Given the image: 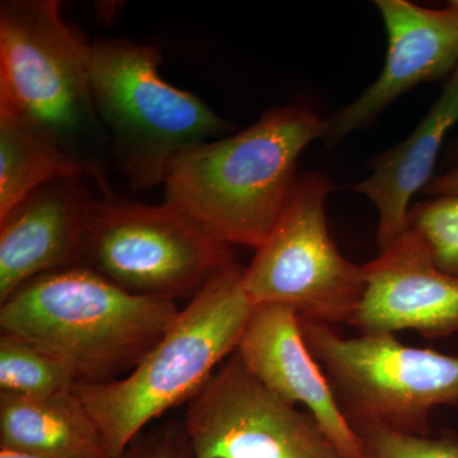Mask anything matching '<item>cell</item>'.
Returning <instances> with one entry per match:
<instances>
[{
    "label": "cell",
    "instance_id": "14",
    "mask_svg": "<svg viewBox=\"0 0 458 458\" xmlns=\"http://www.w3.org/2000/svg\"><path fill=\"white\" fill-rule=\"evenodd\" d=\"M458 125V66L438 99L414 131L377 157L372 174L352 191L369 198L378 210L379 251L408 228L410 201L432 182L433 171L445 138Z\"/></svg>",
    "mask_w": 458,
    "mask_h": 458
},
{
    "label": "cell",
    "instance_id": "20",
    "mask_svg": "<svg viewBox=\"0 0 458 458\" xmlns=\"http://www.w3.org/2000/svg\"><path fill=\"white\" fill-rule=\"evenodd\" d=\"M116 458H197L183 423L170 421L140 434Z\"/></svg>",
    "mask_w": 458,
    "mask_h": 458
},
{
    "label": "cell",
    "instance_id": "7",
    "mask_svg": "<svg viewBox=\"0 0 458 458\" xmlns=\"http://www.w3.org/2000/svg\"><path fill=\"white\" fill-rule=\"evenodd\" d=\"M233 262L231 246L170 205L132 203L110 190L93 200L83 265L131 293L192 298Z\"/></svg>",
    "mask_w": 458,
    "mask_h": 458
},
{
    "label": "cell",
    "instance_id": "11",
    "mask_svg": "<svg viewBox=\"0 0 458 458\" xmlns=\"http://www.w3.org/2000/svg\"><path fill=\"white\" fill-rule=\"evenodd\" d=\"M363 271L366 292L351 322L361 335L458 333V276L436 264L417 228L408 225Z\"/></svg>",
    "mask_w": 458,
    "mask_h": 458
},
{
    "label": "cell",
    "instance_id": "19",
    "mask_svg": "<svg viewBox=\"0 0 458 458\" xmlns=\"http://www.w3.org/2000/svg\"><path fill=\"white\" fill-rule=\"evenodd\" d=\"M409 225L424 237L436 264L458 276V197L430 198L410 209Z\"/></svg>",
    "mask_w": 458,
    "mask_h": 458
},
{
    "label": "cell",
    "instance_id": "18",
    "mask_svg": "<svg viewBox=\"0 0 458 458\" xmlns=\"http://www.w3.org/2000/svg\"><path fill=\"white\" fill-rule=\"evenodd\" d=\"M360 438L361 458H458V437L415 436L377 424L352 426Z\"/></svg>",
    "mask_w": 458,
    "mask_h": 458
},
{
    "label": "cell",
    "instance_id": "21",
    "mask_svg": "<svg viewBox=\"0 0 458 458\" xmlns=\"http://www.w3.org/2000/svg\"><path fill=\"white\" fill-rule=\"evenodd\" d=\"M423 192L429 198L458 197V165L434 177Z\"/></svg>",
    "mask_w": 458,
    "mask_h": 458
},
{
    "label": "cell",
    "instance_id": "8",
    "mask_svg": "<svg viewBox=\"0 0 458 458\" xmlns=\"http://www.w3.org/2000/svg\"><path fill=\"white\" fill-rule=\"evenodd\" d=\"M333 190L325 174L298 176L288 207L243 273L254 306L282 304L301 319L351 324L366 278L363 267L344 258L328 232L327 201Z\"/></svg>",
    "mask_w": 458,
    "mask_h": 458
},
{
    "label": "cell",
    "instance_id": "2",
    "mask_svg": "<svg viewBox=\"0 0 458 458\" xmlns=\"http://www.w3.org/2000/svg\"><path fill=\"white\" fill-rule=\"evenodd\" d=\"M180 311L171 298L131 293L81 265L21 286L0 306V328L49 352L77 384H104L131 373Z\"/></svg>",
    "mask_w": 458,
    "mask_h": 458
},
{
    "label": "cell",
    "instance_id": "17",
    "mask_svg": "<svg viewBox=\"0 0 458 458\" xmlns=\"http://www.w3.org/2000/svg\"><path fill=\"white\" fill-rule=\"evenodd\" d=\"M75 378L49 352L22 337L0 335V393L42 397L74 388Z\"/></svg>",
    "mask_w": 458,
    "mask_h": 458
},
{
    "label": "cell",
    "instance_id": "3",
    "mask_svg": "<svg viewBox=\"0 0 458 458\" xmlns=\"http://www.w3.org/2000/svg\"><path fill=\"white\" fill-rule=\"evenodd\" d=\"M236 261L219 271L181 310L143 360L122 378L75 384L110 458L119 457L148 424L192 400L240 345L254 304Z\"/></svg>",
    "mask_w": 458,
    "mask_h": 458
},
{
    "label": "cell",
    "instance_id": "13",
    "mask_svg": "<svg viewBox=\"0 0 458 458\" xmlns=\"http://www.w3.org/2000/svg\"><path fill=\"white\" fill-rule=\"evenodd\" d=\"M93 200L84 179H59L0 219V303L42 274L83 265Z\"/></svg>",
    "mask_w": 458,
    "mask_h": 458
},
{
    "label": "cell",
    "instance_id": "4",
    "mask_svg": "<svg viewBox=\"0 0 458 458\" xmlns=\"http://www.w3.org/2000/svg\"><path fill=\"white\" fill-rule=\"evenodd\" d=\"M162 55L129 38L87 42L96 111L117 170L135 191L162 185L183 153L231 131L203 99L165 82Z\"/></svg>",
    "mask_w": 458,
    "mask_h": 458
},
{
    "label": "cell",
    "instance_id": "1",
    "mask_svg": "<svg viewBox=\"0 0 458 458\" xmlns=\"http://www.w3.org/2000/svg\"><path fill=\"white\" fill-rule=\"evenodd\" d=\"M327 131L309 108H270L237 134L183 153L164 203L225 245L259 249L288 207L300 157Z\"/></svg>",
    "mask_w": 458,
    "mask_h": 458
},
{
    "label": "cell",
    "instance_id": "12",
    "mask_svg": "<svg viewBox=\"0 0 458 458\" xmlns=\"http://www.w3.org/2000/svg\"><path fill=\"white\" fill-rule=\"evenodd\" d=\"M236 352L271 393L289 405L306 406L344 457L361 458L360 438L304 342L294 310L282 304L255 306Z\"/></svg>",
    "mask_w": 458,
    "mask_h": 458
},
{
    "label": "cell",
    "instance_id": "22",
    "mask_svg": "<svg viewBox=\"0 0 458 458\" xmlns=\"http://www.w3.org/2000/svg\"><path fill=\"white\" fill-rule=\"evenodd\" d=\"M0 458H41L32 456V454H22V452L5 450V448H0Z\"/></svg>",
    "mask_w": 458,
    "mask_h": 458
},
{
    "label": "cell",
    "instance_id": "10",
    "mask_svg": "<svg viewBox=\"0 0 458 458\" xmlns=\"http://www.w3.org/2000/svg\"><path fill=\"white\" fill-rule=\"evenodd\" d=\"M388 49L378 78L327 122L330 146L367 128L386 108L419 84L452 74L458 66V4L420 7L408 0H377Z\"/></svg>",
    "mask_w": 458,
    "mask_h": 458
},
{
    "label": "cell",
    "instance_id": "6",
    "mask_svg": "<svg viewBox=\"0 0 458 458\" xmlns=\"http://www.w3.org/2000/svg\"><path fill=\"white\" fill-rule=\"evenodd\" d=\"M301 327L351 426L429 436L434 409L458 408V357L411 348L388 334L343 337L309 319Z\"/></svg>",
    "mask_w": 458,
    "mask_h": 458
},
{
    "label": "cell",
    "instance_id": "23",
    "mask_svg": "<svg viewBox=\"0 0 458 458\" xmlns=\"http://www.w3.org/2000/svg\"><path fill=\"white\" fill-rule=\"evenodd\" d=\"M456 3H457V4H458V0H456Z\"/></svg>",
    "mask_w": 458,
    "mask_h": 458
},
{
    "label": "cell",
    "instance_id": "16",
    "mask_svg": "<svg viewBox=\"0 0 458 458\" xmlns=\"http://www.w3.org/2000/svg\"><path fill=\"white\" fill-rule=\"evenodd\" d=\"M87 177V165L40 126L0 111V219L51 181Z\"/></svg>",
    "mask_w": 458,
    "mask_h": 458
},
{
    "label": "cell",
    "instance_id": "5",
    "mask_svg": "<svg viewBox=\"0 0 458 458\" xmlns=\"http://www.w3.org/2000/svg\"><path fill=\"white\" fill-rule=\"evenodd\" d=\"M86 47L63 20L59 0L0 2V111L40 126L107 191L102 152L110 141L93 101Z\"/></svg>",
    "mask_w": 458,
    "mask_h": 458
},
{
    "label": "cell",
    "instance_id": "15",
    "mask_svg": "<svg viewBox=\"0 0 458 458\" xmlns=\"http://www.w3.org/2000/svg\"><path fill=\"white\" fill-rule=\"evenodd\" d=\"M0 448L41 458H110L73 390L42 397L0 393Z\"/></svg>",
    "mask_w": 458,
    "mask_h": 458
},
{
    "label": "cell",
    "instance_id": "9",
    "mask_svg": "<svg viewBox=\"0 0 458 458\" xmlns=\"http://www.w3.org/2000/svg\"><path fill=\"white\" fill-rule=\"evenodd\" d=\"M183 427L197 458H345L310 412L271 393L236 352L191 400Z\"/></svg>",
    "mask_w": 458,
    "mask_h": 458
}]
</instances>
